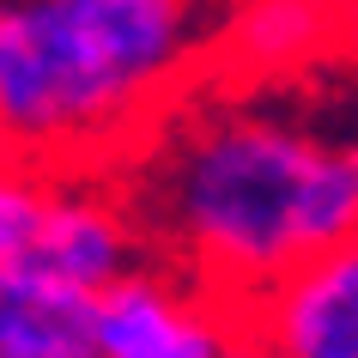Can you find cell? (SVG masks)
Returning <instances> with one entry per match:
<instances>
[{"label": "cell", "instance_id": "cell-10", "mask_svg": "<svg viewBox=\"0 0 358 358\" xmlns=\"http://www.w3.org/2000/svg\"><path fill=\"white\" fill-rule=\"evenodd\" d=\"M0 164H13V152H6V146H0Z\"/></svg>", "mask_w": 358, "mask_h": 358}, {"label": "cell", "instance_id": "cell-9", "mask_svg": "<svg viewBox=\"0 0 358 358\" xmlns=\"http://www.w3.org/2000/svg\"><path fill=\"white\" fill-rule=\"evenodd\" d=\"M225 358H273V352H267V346H262L255 334H243V328H237V340L225 346Z\"/></svg>", "mask_w": 358, "mask_h": 358}, {"label": "cell", "instance_id": "cell-4", "mask_svg": "<svg viewBox=\"0 0 358 358\" xmlns=\"http://www.w3.org/2000/svg\"><path fill=\"white\" fill-rule=\"evenodd\" d=\"M237 310L176 273L134 267L97 298V358H225Z\"/></svg>", "mask_w": 358, "mask_h": 358}, {"label": "cell", "instance_id": "cell-7", "mask_svg": "<svg viewBox=\"0 0 358 358\" xmlns=\"http://www.w3.org/2000/svg\"><path fill=\"white\" fill-rule=\"evenodd\" d=\"M346 31L340 0H231L219 13V49L243 73H285L316 61Z\"/></svg>", "mask_w": 358, "mask_h": 358}, {"label": "cell", "instance_id": "cell-6", "mask_svg": "<svg viewBox=\"0 0 358 358\" xmlns=\"http://www.w3.org/2000/svg\"><path fill=\"white\" fill-rule=\"evenodd\" d=\"M0 358H97V298L43 280L37 267H0Z\"/></svg>", "mask_w": 358, "mask_h": 358}, {"label": "cell", "instance_id": "cell-1", "mask_svg": "<svg viewBox=\"0 0 358 358\" xmlns=\"http://www.w3.org/2000/svg\"><path fill=\"white\" fill-rule=\"evenodd\" d=\"M152 225L201 292L243 310L310 255L358 237V140L267 110H201L152 164Z\"/></svg>", "mask_w": 358, "mask_h": 358}, {"label": "cell", "instance_id": "cell-5", "mask_svg": "<svg viewBox=\"0 0 358 358\" xmlns=\"http://www.w3.org/2000/svg\"><path fill=\"white\" fill-rule=\"evenodd\" d=\"M273 358H358V237L310 255L237 310Z\"/></svg>", "mask_w": 358, "mask_h": 358}, {"label": "cell", "instance_id": "cell-8", "mask_svg": "<svg viewBox=\"0 0 358 358\" xmlns=\"http://www.w3.org/2000/svg\"><path fill=\"white\" fill-rule=\"evenodd\" d=\"M43 189H49V176L31 164H0V267L19 262L24 249H31V231H37V213H43Z\"/></svg>", "mask_w": 358, "mask_h": 358}, {"label": "cell", "instance_id": "cell-2", "mask_svg": "<svg viewBox=\"0 0 358 358\" xmlns=\"http://www.w3.org/2000/svg\"><path fill=\"white\" fill-rule=\"evenodd\" d=\"M219 37V0H0V146L92 164L158 115Z\"/></svg>", "mask_w": 358, "mask_h": 358}, {"label": "cell", "instance_id": "cell-3", "mask_svg": "<svg viewBox=\"0 0 358 358\" xmlns=\"http://www.w3.org/2000/svg\"><path fill=\"white\" fill-rule=\"evenodd\" d=\"M19 262L67 292L103 298L115 280L140 267V225L97 176H49L31 249Z\"/></svg>", "mask_w": 358, "mask_h": 358}]
</instances>
